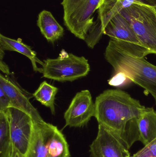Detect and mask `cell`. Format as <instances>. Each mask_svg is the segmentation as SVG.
<instances>
[{
	"instance_id": "6da1fadb",
	"label": "cell",
	"mask_w": 156,
	"mask_h": 157,
	"mask_svg": "<svg viewBox=\"0 0 156 157\" xmlns=\"http://www.w3.org/2000/svg\"><path fill=\"white\" fill-rule=\"evenodd\" d=\"M94 104L99 124L115 134L127 148L140 141L137 120L146 108L139 101L121 90H107Z\"/></svg>"
},
{
	"instance_id": "7a4b0ae2",
	"label": "cell",
	"mask_w": 156,
	"mask_h": 157,
	"mask_svg": "<svg viewBox=\"0 0 156 157\" xmlns=\"http://www.w3.org/2000/svg\"><path fill=\"white\" fill-rule=\"evenodd\" d=\"M104 56L116 74L122 73L127 79L144 89L156 103V66L147 61L143 53L111 39Z\"/></svg>"
},
{
	"instance_id": "3957f363",
	"label": "cell",
	"mask_w": 156,
	"mask_h": 157,
	"mask_svg": "<svg viewBox=\"0 0 156 157\" xmlns=\"http://www.w3.org/2000/svg\"><path fill=\"white\" fill-rule=\"evenodd\" d=\"M25 157H70L68 144L57 126L45 121L35 122Z\"/></svg>"
},
{
	"instance_id": "277c9868",
	"label": "cell",
	"mask_w": 156,
	"mask_h": 157,
	"mask_svg": "<svg viewBox=\"0 0 156 157\" xmlns=\"http://www.w3.org/2000/svg\"><path fill=\"white\" fill-rule=\"evenodd\" d=\"M121 13L130 22L147 55H156V7L135 3L124 8Z\"/></svg>"
},
{
	"instance_id": "5b68a950",
	"label": "cell",
	"mask_w": 156,
	"mask_h": 157,
	"mask_svg": "<svg viewBox=\"0 0 156 157\" xmlns=\"http://www.w3.org/2000/svg\"><path fill=\"white\" fill-rule=\"evenodd\" d=\"M43 77L60 82L73 81L87 76L90 70L88 59L62 49L56 59L44 61Z\"/></svg>"
},
{
	"instance_id": "8992f818",
	"label": "cell",
	"mask_w": 156,
	"mask_h": 157,
	"mask_svg": "<svg viewBox=\"0 0 156 157\" xmlns=\"http://www.w3.org/2000/svg\"><path fill=\"white\" fill-rule=\"evenodd\" d=\"M103 0H63L64 24L75 36L85 40L94 24L93 15Z\"/></svg>"
},
{
	"instance_id": "52a82bcc",
	"label": "cell",
	"mask_w": 156,
	"mask_h": 157,
	"mask_svg": "<svg viewBox=\"0 0 156 157\" xmlns=\"http://www.w3.org/2000/svg\"><path fill=\"white\" fill-rule=\"evenodd\" d=\"M14 151L25 156L34 129V120L28 113L14 107L6 111Z\"/></svg>"
},
{
	"instance_id": "ba28073f",
	"label": "cell",
	"mask_w": 156,
	"mask_h": 157,
	"mask_svg": "<svg viewBox=\"0 0 156 157\" xmlns=\"http://www.w3.org/2000/svg\"><path fill=\"white\" fill-rule=\"evenodd\" d=\"M142 3L136 0H103L98 9V19L89 30L85 42L89 48L93 49L98 43L106 26L117 14L124 8L133 4Z\"/></svg>"
},
{
	"instance_id": "9c48e42d",
	"label": "cell",
	"mask_w": 156,
	"mask_h": 157,
	"mask_svg": "<svg viewBox=\"0 0 156 157\" xmlns=\"http://www.w3.org/2000/svg\"><path fill=\"white\" fill-rule=\"evenodd\" d=\"M0 88L9 97L11 107L16 108L28 113L32 116L34 123L44 121L37 110L30 102L29 100L33 95L21 86L13 73L5 75L1 74Z\"/></svg>"
},
{
	"instance_id": "30bf717a",
	"label": "cell",
	"mask_w": 156,
	"mask_h": 157,
	"mask_svg": "<svg viewBox=\"0 0 156 157\" xmlns=\"http://www.w3.org/2000/svg\"><path fill=\"white\" fill-rule=\"evenodd\" d=\"M95 114V104L91 94L85 90L75 95L64 113L66 126L80 128L88 124Z\"/></svg>"
},
{
	"instance_id": "8fae6325",
	"label": "cell",
	"mask_w": 156,
	"mask_h": 157,
	"mask_svg": "<svg viewBox=\"0 0 156 157\" xmlns=\"http://www.w3.org/2000/svg\"><path fill=\"white\" fill-rule=\"evenodd\" d=\"M129 150L115 134L99 124L97 136L90 146L92 157H130Z\"/></svg>"
},
{
	"instance_id": "7c38bea8",
	"label": "cell",
	"mask_w": 156,
	"mask_h": 157,
	"mask_svg": "<svg viewBox=\"0 0 156 157\" xmlns=\"http://www.w3.org/2000/svg\"><path fill=\"white\" fill-rule=\"evenodd\" d=\"M103 34L147 55L130 22L121 13L112 18L104 29Z\"/></svg>"
},
{
	"instance_id": "4fadbf2b",
	"label": "cell",
	"mask_w": 156,
	"mask_h": 157,
	"mask_svg": "<svg viewBox=\"0 0 156 157\" xmlns=\"http://www.w3.org/2000/svg\"><path fill=\"white\" fill-rule=\"evenodd\" d=\"M0 49L4 51L16 52L24 55L31 61L34 71L42 73V68H38L37 63L43 66L44 63L37 58L36 52L31 47L23 43L21 39H13L0 34Z\"/></svg>"
},
{
	"instance_id": "5bb4252c",
	"label": "cell",
	"mask_w": 156,
	"mask_h": 157,
	"mask_svg": "<svg viewBox=\"0 0 156 157\" xmlns=\"http://www.w3.org/2000/svg\"><path fill=\"white\" fill-rule=\"evenodd\" d=\"M37 25L42 35L48 41L51 43H54L64 35L63 27L49 11L43 10L39 13Z\"/></svg>"
},
{
	"instance_id": "9a60e30c",
	"label": "cell",
	"mask_w": 156,
	"mask_h": 157,
	"mask_svg": "<svg viewBox=\"0 0 156 157\" xmlns=\"http://www.w3.org/2000/svg\"><path fill=\"white\" fill-rule=\"evenodd\" d=\"M140 141L144 145L156 139V112L147 108L137 120Z\"/></svg>"
},
{
	"instance_id": "2e32d148",
	"label": "cell",
	"mask_w": 156,
	"mask_h": 157,
	"mask_svg": "<svg viewBox=\"0 0 156 157\" xmlns=\"http://www.w3.org/2000/svg\"><path fill=\"white\" fill-rule=\"evenodd\" d=\"M14 152L6 111H0V157H13Z\"/></svg>"
},
{
	"instance_id": "e0dca14e",
	"label": "cell",
	"mask_w": 156,
	"mask_h": 157,
	"mask_svg": "<svg viewBox=\"0 0 156 157\" xmlns=\"http://www.w3.org/2000/svg\"><path fill=\"white\" fill-rule=\"evenodd\" d=\"M58 88L43 81L38 89L33 93V97L41 104L49 108L53 115L56 114L55 101Z\"/></svg>"
},
{
	"instance_id": "ac0fdd59",
	"label": "cell",
	"mask_w": 156,
	"mask_h": 157,
	"mask_svg": "<svg viewBox=\"0 0 156 157\" xmlns=\"http://www.w3.org/2000/svg\"><path fill=\"white\" fill-rule=\"evenodd\" d=\"M130 157H156V139Z\"/></svg>"
},
{
	"instance_id": "d6986e66",
	"label": "cell",
	"mask_w": 156,
	"mask_h": 157,
	"mask_svg": "<svg viewBox=\"0 0 156 157\" xmlns=\"http://www.w3.org/2000/svg\"><path fill=\"white\" fill-rule=\"evenodd\" d=\"M11 107V101L8 95L0 88V111L5 112Z\"/></svg>"
},
{
	"instance_id": "ffe728a7",
	"label": "cell",
	"mask_w": 156,
	"mask_h": 157,
	"mask_svg": "<svg viewBox=\"0 0 156 157\" xmlns=\"http://www.w3.org/2000/svg\"><path fill=\"white\" fill-rule=\"evenodd\" d=\"M126 79L127 78L122 73H119L109 80V83L112 86H119L123 83Z\"/></svg>"
},
{
	"instance_id": "44dd1931",
	"label": "cell",
	"mask_w": 156,
	"mask_h": 157,
	"mask_svg": "<svg viewBox=\"0 0 156 157\" xmlns=\"http://www.w3.org/2000/svg\"><path fill=\"white\" fill-rule=\"evenodd\" d=\"M0 69H1V71L5 75H9L11 73H10L8 66L6 65L5 63L2 60H1Z\"/></svg>"
},
{
	"instance_id": "7402d4cb",
	"label": "cell",
	"mask_w": 156,
	"mask_h": 157,
	"mask_svg": "<svg viewBox=\"0 0 156 157\" xmlns=\"http://www.w3.org/2000/svg\"><path fill=\"white\" fill-rule=\"evenodd\" d=\"M13 157H25L24 156L21 155L20 153H18L17 151H14V152L13 155Z\"/></svg>"
}]
</instances>
